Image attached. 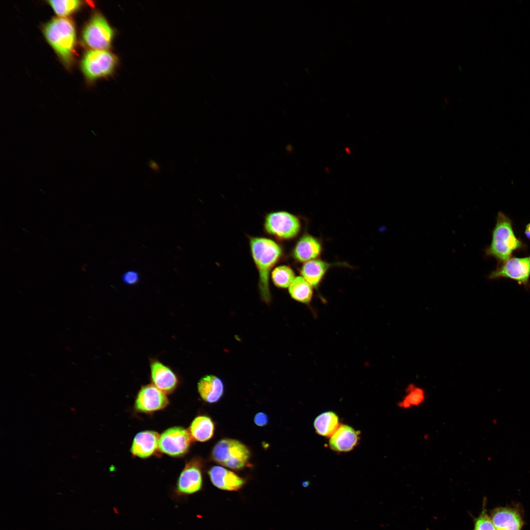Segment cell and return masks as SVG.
<instances>
[{
	"instance_id": "f1b7e54d",
	"label": "cell",
	"mask_w": 530,
	"mask_h": 530,
	"mask_svg": "<svg viewBox=\"0 0 530 530\" xmlns=\"http://www.w3.org/2000/svg\"><path fill=\"white\" fill-rule=\"evenodd\" d=\"M524 233L527 238L530 240V222L526 225Z\"/></svg>"
},
{
	"instance_id": "9a60e30c",
	"label": "cell",
	"mask_w": 530,
	"mask_h": 530,
	"mask_svg": "<svg viewBox=\"0 0 530 530\" xmlns=\"http://www.w3.org/2000/svg\"><path fill=\"white\" fill-rule=\"evenodd\" d=\"M159 433L152 430L138 432L134 436L130 451L136 457L147 458L153 455L159 449Z\"/></svg>"
},
{
	"instance_id": "3957f363",
	"label": "cell",
	"mask_w": 530,
	"mask_h": 530,
	"mask_svg": "<svg viewBox=\"0 0 530 530\" xmlns=\"http://www.w3.org/2000/svg\"><path fill=\"white\" fill-rule=\"evenodd\" d=\"M44 33L49 43L65 62L72 59L76 44L73 23L64 18H54L44 27Z\"/></svg>"
},
{
	"instance_id": "6da1fadb",
	"label": "cell",
	"mask_w": 530,
	"mask_h": 530,
	"mask_svg": "<svg viewBox=\"0 0 530 530\" xmlns=\"http://www.w3.org/2000/svg\"><path fill=\"white\" fill-rule=\"evenodd\" d=\"M249 244L253 260L259 273L260 296L268 304L271 299L269 278L272 268L283 255L281 246L275 241L264 237H250Z\"/></svg>"
},
{
	"instance_id": "8992f818",
	"label": "cell",
	"mask_w": 530,
	"mask_h": 530,
	"mask_svg": "<svg viewBox=\"0 0 530 530\" xmlns=\"http://www.w3.org/2000/svg\"><path fill=\"white\" fill-rule=\"evenodd\" d=\"M118 63L117 57L106 50H93L86 53L81 68L86 77L94 80L111 74Z\"/></svg>"
},
{
	"instance_id": "7a4b0ae2",
	"label": "cell",
	"mask_w": 530,
	"mask_h": 530,
	"mask_svg": "<svg viewBox=\"0 0 530 530\" xmlns=\"http://www.w3.org/2000/svg\"><path fill=\"white\" fill-rule=\"evenodd\" d=\"M526 248V244L516 236L511 219L499 212L492 231L491 243L484 250L485 256L495 258L499 265L511 258L514 251Z\"/></svg>"
},
{
	"instance_id": "603a6c76",
	"label": "cell",
	"mask_w": 530,
	"mask_h": 530,
	"mask_svg": "<svg viewBox=\"0 0 530 530\" xmlns=\"http://www.w3.org/2000/svg\"><path fill=\"white\" fill-rule=\"evenodd\" d=\"M289 293L293 299L309 303L313 296L312 286L302 276L296 277L289 287Z\"/></svg>"
},
{
	"instance_id": "277c9868",
	"label": "cell",
	"mask_w": 530,
	"mask_h": 530,
	"mask_svg": "<svg viewBox=\"0 0 530 530\" xmlns=\"http://www.w3.org/2000/svg\"><path fill=\"white\" fill-rule=\"evenodd\" d=\"M203 462L194 458L186 463L170 493L172 500L177 503L187 500L189 496L200 492L203 488Z\"/></svg>"
},
{
	"instance_id": "44dd1931",
	"label": "cell",
	"mask_w": 530,
	"mask_h": 530,
	"mask_svg": "<svg viewBox=\"0 0 530 530\" xmlns=\"http://www.w3.org/2000/svg\"><path fill=\"white\" fill-rule=\"evenodd\" d=\"M314 425L318 434L331 437L340 426L338 416L333 412H323L315 419Z\"/></svg>"
},
{
	"instance_id": "8fae6325",
	"label": "cell",
	"mask_w": 530,
	"mask_h": 530,
	"mask_svg": "<svg viewBox=\"0 0 530 530\" xmlns=\"http://www.w3.org/2000/svg\"><path fill=\"white\" fill-rule=\"evenodd\" d=\"M169 401L166 394L153 384L143 386L139 391L134 402L136 411L151 413L165 408Z\"/></svg>"
},
{
	"instance_id": "7c38bea8",
	"label": "cell",
	"mask_w": 530,
	"mask_h": 530,
	"mask_svg": "<svg viewBox=\"0 0 530 530\" xmlns=\"http://www.w3.org/2000/svg\"><path fill=\"white\" fill-rule=\"evenodd\" d=\"M208 475L212 484L222 490L238 491L245 483L243 478L220 466H214L210 468Z\"/></svg>"
},
{
	"instance_id": "4316f807",
	"label": "cell",
	"mask_w": 530,
	"mask_h": 530,
	"mask_svg": "<svg viewBox=\"0 0 530 530\" xmlns=\"http://www.w3.org/2000/svg\"><path fill=\"white\" fill-rule=\"evenodd\" d=\"M122 279L126 284L134 285L138 282L139 276L137 271L130 270L125 272L122 276Z\"/></svg>"
},
{
	"instance_id": "5bb4252c",
	"label": "cell",
	"mask_w": 530,
	"mask_h": 530,
	"mask_svg": "<svg viewBox=\"0 0 530 530\" xmlns=\"http://www.w3.org/2000/svg\"><path fill=\"white\" fill-rule=\"evenodd\" d=\"M151 378L153 384L165 393L173 392L178 384L176 374L168 367L159 361L153 360L150 364Z\"/></svg>"
},
{
	"instance_id": "4fadbf2b",
	"label": "cell",
	"mask_w": 530,
	"mask_h": 530,
	"mask_svg": "<svg viewBox=\"0 0 530 530\" xmlns=\"http://www.w3.org/2000/svg\"><path fill=\"white\" fill-rule=\"evenodd\" d=\"M490 516L496 530H521L524 524L521 513L514 507H497Z\"/></svg>"
},
{
	"instance_id": "7402d4cb",
	"label": "cell",
	"mask_w": 530,
	"mask_h": 530,
	"mask_svg": "<svg viewBox=\"0 0 530 530\" xmlns=\"http://www.w3.org/2000/svg\"><path fill=\"white\" fill-rule=\"evenodd\" d=\"M405 395L397 405L401 409H409L422 405L425 401L426 395L424 389L414 384L408 385Z\"/></svg>"
},
{
	"instance_id": "484cf974",
	"label": "cell",
	"mask_w": 530,
	"mask_h": 530,
	"mask_svg": "<svg viewBox=\"0 0 530 530\" xmlns=\"http://www.w3.org/2000/svg\"><path fill=\"white\" fill-rule=\"evenodd\" d=\"M474 530H496L490 516L487 513L485 504L479 516L475 519Z\"/></svg>"
},
{
	"instance_id": "ba28073f",
	"label": "cell",
	"mask_w": 530,
	"mask_h": 530,
	"mask_svg": "<svg viewBox=\"0 0 530 530\" xmlns=\"http://www.w3.org/2000/svg\"><path fill=\"white\" fill-rule=\"evenodd\" d=\"M114 31L105 18L100 13L94 14L84 27V42L93 50H106L111 44Z\"/></svg>"
},
{
	"instance_id": "cb8c5ba5",
	"label": "cell",
	"mask_w": 530,
	"mask_h": 530,
	"mask_svg": "<svg viewBox=\"0 0 530 530\" xmlns=\"http://www.w3.org/2000/svg\"><path fill=\"white\" fill-rule=\"evenodd\" d=\"M295 278L292 269L286 265L277 266L271 272L272 281L274 285L279 288L289 287Z\"/></svg>"
},
{
	"instance_id": "52a82bcc",
	"label": "cell",
	"mask_w": 530,
	"mask_h": 530,
	"mask_svg": "<svg viewBox=\"0 0 530 530\" xmlns=\"http://www.w3.org/2000/svg\"><path fill=\"white\" fill-rule=\"evenodd\" d=\"M264 226L267 234L279 239L288 240L298 234L301 223L295 215L287 212L278 211L266 214Z\"/></svg>"
},
{
	"instance_id": "e0dca14e",
	"label": "cell",
	"mask_w": 530,
	"mask_h": 530,
	"mask_svg": "<svg viewBox=\"0 0 530 530\" xmlns=\"http://www.w3.org/2000/svg\"><path fill=\"white\" fill-rule=\"evenodd\" d=\"M359 432L347 425H340L330 437V448L338 452H347L357 445Z\"/></svg>"
},
{
	"instance_id": "30bf717a",
	"label": "cell",
	"mask_w": 530,
	"mask_h": 530,
	"mask_svg": "<svg viewBox=\"0 0 530 530\" xmlns=\"http://www.w3.org/2000/svg\"><path fill=\"white\" fill-rule=\"evenodd\" d=\"M192 440L188 430L184 427H170L160 435L159 450L167 455L181 457L188 452Z\"/></svg>"
},
{
	"instance_id": "9c48e42d",
	"label": "cell",
	"mask_w": 530,
	"mask_h": 530,
	"mask_svg": "<svg viewBox=\"0 0 530 530\" xmlns=\"http://www.w3.org/2000/svg\"><path fill=\"white\" fill-rule=\"evenodd\" d=\"M507 278L516 281L526 289H530V256L513 257L498 265L488 276L491 280Z\"/></svg>"
},
{
	"instance_id": "83f0119b",
	"label": "cell",
	"mask_w": 530,
	"mask_h": 530,
	"mask_svg": "<svg viewBox=\"0 0 530 530\" xmlns=\"http://www.w3.org/2000/svg\"><path fill=\"white\" fill-rule=\"evenodd\" d=\"M254 421L258 426H264L267 424L268 417L265 413L259 412L255 416Z\"/></svg>"
},
{
	"instance_id": "d6986e66",
	"label": "cell",
	"mask_w": 530,
	"mask_h": 530,
	"mask_svg": "<svg viewBox=\"0 0 530 530\" xmlns=\"http://www.w3.org/2000/svg\"><path fill=\"white\" fill-rule=\"evenodd\" d=\"M332 264L316 259L304 263L300 273L312 287H317Z\"/></svg>"
},
{
	"instance_id": "5b68a950",
	"label": "cell",
	"mask_w": 530,
	"mask_h": 530,
	"mask_svg": "<svg viewBox=\"0 0 530 530\" xmlns=\"http://www.w3.org/2000/svg\"><path fill=\"white\" fill-rule=\"evenodd\" d=\"M250 451L244 444L235 439L219 441L213 447L212 459L217 463L233 470L244 468L250 457Z\"/></svg>"
},
{
	"instance_id": "2e32d148",
	"label": "cell",
	"mask_w": 530,
	"mask_h": 530,
	"mask_svg": "<svg viewBox=\"0 0 530 530\" xmlns=\"http://www.w3.org/2000/svg\"><path fill=\"white\" fill-rule=\"evenodd\" d=\"M321 251L322 246L320 241L315 237L305 234L296 243L292 255L297 261L305 263L317 259Z\"/></svg>"
},
{
	"instance_id": "ffe728a7",
	"label": "cell",
	"mask_w": 530,
	"mask_h": 530,
	"mask_svg": "<svg viewBox=\"0 0 530 530\" xmlns=\"http://www.w3.org/2000/svg\"><path fill=\"white\" fill-rule=\"evenodd\" d=\"M214 428V423L209 417L201 415L193 419L189 426L188 431L193 440L205 442L212 438Z\"/></svg>"
},
{
	"instance_id": "ac0fdd59",
	"label": "cell",
	"mask_w": 530,
	"mask_h": 530,
	"mask_svg": "<svg viewBox=\"0 0 530 530\" xmlns=\"http://www.w3.org/2000/svg\"><path fill=\"white\" fill-rule=\"evenodd\" d=\"M197 389L204 401L212 403L218 401L222 397L224 385L222 379L218 376L207 375L199 381Z\"/></svg>"
},
{
	"instance_id": "d4e9b609",
	"label": "cell",
	"mask_w": 530,
	"mask_h": 530,
	"mask_svg": "<svg viewBox=\"0 0 530 530\" xmlns=\"http://www.w3.org/2000/svg\"><path fill=\"white\" fill-rule=\"evenodd\" d=\"M48 2L55 13L61 17L71 14L81 5V1L77 0H49Z\"/></svg>"
},
{
	"instance_id": "f546056e",
	"label": "cell",
	"mask_w": 530,
	"mask_h": 530,
	"mask_svg": "<svg viewBox=\"0 0 530 530\" xmlns=\"http://www.w3.org/2000/svg\"><path fill=\"white\" fill-rule=\"evenodd\" d=\"M150 166H151V168L153 169V170H158V169H159L158 165L154 161L151 162L150 163Z\"/></svg>"
}]
</instances>
